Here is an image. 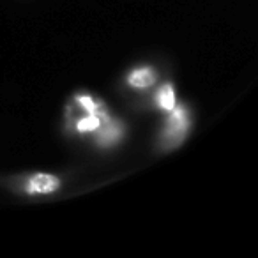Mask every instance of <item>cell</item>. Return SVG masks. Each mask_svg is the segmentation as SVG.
Returning <instances> with one entry per match:
<instances>
[{
    "instance_id": "3",
    "label": "cell",
    "mask_w": 258,
    "mask_h": 258,
    "mask_svg": "<svg viewBox=\"0 0 258 258\" xmlns=\"http://www.w3.org/2000/svg\"><path fill=\"white\" fill-rule=\"evenodd\" d=\"M75 110H78V108H75ZM78 111L80 113L76 115V120H73V129L78 135H94L99 129V125L110 118V113L106 111V108L97 111Z\"/></svg>"
},
{
    "instance_id": "2",
    "label": "cell",
    "mask_w": 258,
    "mask_h": 258,
    "mask_svg": "<svg viewBox=\"0 0 258 258\" xmlns=\"http://www.w3.org/2000/svg\"><path fill=\"white\" fill-rule=\"evenodd\" d=\"M62 187V180L53 173H44L37 172L32 175L25 177L20 184V189L25 191L27 195H34V197H41V195H51Z\"/></svg>"
},
{
    "instance_id": "6",
    "label": "cell",
    "mask_w": 258,
    "mask_h": 258,
    "mask_svg": "<svg viewBox=\"0 0 258 258\" xmlns=\"http://www.w3.org/2000/svg\"><path fill=\"white\" fill-rule=\"evenodd\" d=\"M154 103H156V108H159V110L165 111V113L172 111L177 104L175 87H173L172 83H163V85L156 90Z\"/></svg>"
},
{
    "instance_id": "4",
    "label": "cell",
    "mask_w": 258,
    "mask_h": 258,
    "mask_svg": "<svg viewBox=\"0 0 258 258\" xmlns=\"http://www.w3.org/2000/svg\"><path fill=\"white\" fill-rule=\"evenodd\" d=\"M125 135V125L117 118H108L106 122L99 125L96 133H94V140L99 147H113L122 140V137Z\"/></svg>"
},
{
    "instance_id": "1",
    "label": "cell",
    "mask_w": 258,
    "mask_h": 258,
    "mask_svg": "<svg viewBox=\"0 0 258 258\" xmlns=\"http://www.w3.org/2000/svg\"><path fill=\"white\" fill-rule=\"evenodd\" d=\"M191 127V113L184 104H175L172 111H168V118L165 120L159 135V149L163 152L173 151L180 147L189 135Z\"/></svg>"
},
{
    "instance_id": "7",
    "label": "cell",
    "mask_w": 258,
    "mask_h": 258,
    "mask_svg": "<svg viewBox=\"0 0 258 258\" xmlns=\"http://www.w3.org/2000/svg\"><path fill=\"white\" fill-rule=\"evenodd\" d=\"M71 106L78 108V110H82V111H97V110L106 108L103 101L96 99V97L90 96V94H76Z\"/></svg>"
},
{
    "instance_id": "5",
    "label": "cell",
    "mask_w": 258,
    "mask_h": 258,
    "mask_svg": "<svg viewBox=\"0 0 258 258\" xmlns=\"http://www.w3.org/2000/svg\"><path fill=\"white\" fill-rule=\"evenodd\" d=\"M156 82H158V73L151 66H138V68L131 69L125 76V83L135 90L151 89Z\"/></svg>"
}]
</instances>
